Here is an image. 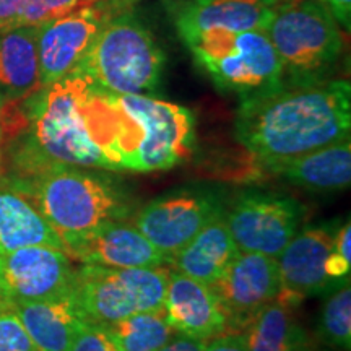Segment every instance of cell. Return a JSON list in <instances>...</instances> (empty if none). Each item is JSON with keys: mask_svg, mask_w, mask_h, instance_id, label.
Wrapping results in <instances>:
<instances>
[{"mask_svg": "<svg viewBox=\"0 0 351 351\" xmlns=\"http://www.w3.org/2000/svg\"><path fill=\"white\" fill-rule=\"evenodd\" d=\"M244 333L249 351H314L291 307L278 301L263 307Z\"/></svg>", "mask_w": 351, "mask_h": 351, "instance_id": "21", "label": "cell"}, {"mask_svg": "<svg viewBox=\"0 0 351 351\" xmlns=\"http://www.w3.org/2000/svg\"><path fill=\"white\" fill-rule=\"evenodd\" d=\"M72 261L62 249L29 245L0 252V301H43L72 291Z\"/></svg>", "mask_w": 351, "mask_h": 351, "instance_id": "9", "label": "cell"}, {"mask_svg": "<svg viewBox=\"0 0 351 351\" xmlns=\"http://www.w3.org/2000/svg\"><path fill=\"white\" fill-rule=\"evenodd\" d=\"M304 212V207L291 197L245 192L231 205L225 219L239 252L276 258L300 231Z\"/></svg>", "mask_w": 351, "mask_h": 351, "instance_id": "8", "label": "cell"}, {"mask_svg": "<svg viewBox=\"0 0 351 351\" xmlns=\"http://www.w3.org/2000/svg\"><path fill=\"white\" fill-rule=\"evenodd\" d=\"M204 351H249L247 339L244 332H223L205 341Z\"/></svg>", "mask_w": 351, "mask_h": 351, "instance_id": "28", "label": "cell"}, {"mask_svg": "<svg viewBox=\"0 0 351 351\" xmlns=\"http://www.w3.org/2000/svg\"><path fill=\"white\" fill-rule=\"evenodd\" d=\"M111 2L69 13L38 26V60L41 86L52 85L78 67L106 21L112 19Z\"/></svg>", "mask_w": 351, "mask_h": 351, "instance_id": "11", "label": "cell"}, {"mask_svg": "<svg viewBox=\"0 0 351 351\" xmlns=\"http://www.w3.org/2000/svg\"><path fill=\"white\" fill-rule=\"evenodd\" d=\"M8 304L15 309L38 351H67L82 319L72 291L51 300Z\"/></svg>", "mask_w": 351, "mask_h": 351, "instance_id": "18", "label": "cell"}, {"mask_svg": "<svg viewBox=\"0 0 351 351\" xmlns=\"http://www.w3.org/2000/svg\"><path fill=\"white\" fill-rule=\"evenodd\" d=\"M351 86L346 80L285 83L241 99L236 138L265 168L350 138Z\"/></svg>", "mask_w": 351, "mask_h": 351, "instance_id": "1", "label": "cell"}, {"mask_svg": "<svg viewBox=\"0 0 351 351\" xmlns=\"http://www.w3.org/2000/svg\"><path fill=\"white\" fill-rule=\"evenodd\" d=\"M269 169L309 191H343L351 181L350 138L293 158Z\"/></svg>", "mask_w": 351, "mask_h": 351, "instance_id": "19", "label": "cell"}, {"mask_svg": "<svg viewBox=\"0 0 351 351\" xmlns=\"http://www.w3.org/2000/svg\"><path fill=\"white\" fill-rule=\"evenodd\" d=\"M64 252L85 265L116 269H156L171 261L124 219L96 228L64 247Z\"/></svg>", "mask_w": 351, "mask_h": 351, "instance_id": "13", "label": "cell"}, {"mask_svg": "<svg viewBox=\"0 0 351 351\" xmlns=\"http://www.w3.org/2000/svg\"><path fill=\"white\" fill-rule=\"evenodd\" d=\"M0 351H38L15 309L0 301Z\"/></svg>", "mask_w": 351, "mask_h": 351, "instance_id": "26", "label": "cell"}, {"mask_svg": "<svg viewBox=\"0 0 351 351\" xmlns=\"http://www.w3.org/2000/svg\"><path fill=\"white\" fill-rule=\"evenodd\" d=\"M29 245H49L64 251L62 241L36 205L23 192L0 182V252Z\"/></svg>", "mask_w": 351, "mask_h": 351, "instance_id": "20", "label": "cell"}, {"mask_svg": "<svg viewBox=\"0 0 351 351\" xmlns=\"http://www.w3.org/2000/svg\"><path fill=\"white\" fill-rule=\"evenodd\" d=\"M0 182L23 192L36 205L64 247L130 213V199L122 182L95 168L54 165L28 178Z\"/></svg>", "mask_w": 351, "mask_h": 351, "instance_id": "2", "label": "cell"}, {"mask_svg": "<svg viewBox=\"0 0 351 351\" xmlns=\"http://www.w3.org/2000/svg\"><path fill=\"white\" fill-rule=\"evenodd\" d=\"M283 67V82L309 85L330 80L343 51L337 21L317 0L276 5L265 28Z\"/></svg>", "mask_w": 351, "mask_h": 351, "instance_id": "4", "label": "cell"}, {"mask_svg": "<svg viewBox=\"0 0 351 351\" xmlns=\"http://www.w3.org/2000/svg\"><path fill=\"white\" fill-rule=\"evenodd\" d=\"M41 88L38 26L0 32V103H19Z\"/></svg>", "mask_w": 351, "mask_h": 351, "instance_id": "16", "label": "cell"}, {"mask_svg": "<svg viewBox=\"0 0 351 351\" xmlns=\"http://www.w3.org/2000/svg\"><path fill=\"white\" fill-rule=\"evenodd\" d=\"M238 254L239 249L228 230L223 212L197 232L171 262L181 274L205 285H213Z\"/></svg>", "mask_w": 351, "mask_h": 351, "instance_id": "17", "label": "cell"}, {"mask_svg": "<svg viewBox=\"0 0 351 351\" xmlns=\"http://www.w3.org/2000/svg\"><path fill=\"white\" fill-rule=\"evenodd\" d=\"M23 3L25 0H0V32L12 28Z\"/></svg>", "mask_w": 351, "mask_h": 351, "instance_id": "31", "label": "cell"}, {"mask_svg": "<svg viewBox=\"0 0 351 351\" xmlns=\"http://www.w3.org/2000/svg\"><path fill=\"white\" fill-rule=\"evenodd\" d=\"M166 57L150 29L134 13L106 21L77 72L114 95H150L160 86Z\"/></svg>", "mask_w": 351, "mask_h": 351, "instance_id": "3", "label": "cell"}, {"mask_svg": "<svg viewBox=\"0 0 351 351\" xmlns=\"http://www.w3.org/2000/svg\"><path fill=\"white\" fill-rule=\"evenodd\" d=\"M98 2L101 0H25L13 26H41Z\"/></svg>", "mask_w": 351, "mask_h": 351, "instance_id": "24", "label": "cell"}, {"mask_svg": "<svg viewBox=\"0 0 351 351\" xmlns=\"http://www.w3.org/2000/svg\"><path fill=\"white\" fill-rule=\"evenodd\" d=\"M335 231L330 225L298 231L276 257L282 289L276 301L293 307L306 298L330 288L324 263L330 252Z\"/></svg>", "mask_w": 351, "mask_h": 351, "instance_id": "12", "label": "cell"}, {"mask_svg": "<svg viewBox=\"0 0 351 351\" xmlns=\"http://www.w3.org/2000/svg\"><path fill=\"white\" fill-rule=\"evenodd\" d=\"M67 351H117L103 324L80 319Z\"/></svg>", "mask_w": 351, "mask_h": 351, "instance_id": "27", "label": "cell"}, {"mask_svg": "<svg viewBox=\"0 0 351 351\" xmlns=\"http://www.w3.org/2000/svg\"><path fill=\"white\" fill-rule=\"evenodd\" d=\"M345 29L351 26V0H317Z\"/></svg>", "mask_w": 351, "mask_h": 351, "instance_id": "29", "label": "cell"}, {"mask_svg": "<svg viewBox=\"0 0 351 351\" xmlns=\"http://www.w3.org/2000/svg\"><path fill=\"white\" fill-rule=\"evenodd\" d=\"M205 341L191 339V337L176 333L173 339L166 341V343L158 348L156 351H204Z\"/></svg>", "mask_w": 351, "mask_h": 351, "instance_id": "30", "label": "cell"}, {"mask_svg": "<svg viewBox=\"0 0 351 351\" xmlns=\"http://www.w3.org/2000/svg\"><path fill=\"white\" fill-rule=\"evenodd\" d=\"M278 3V0H189L176 8V29L184 44L213 29L265 32Z\"/></svg>", "mask_w": 351, "mask_h": 351, "instance_id": "14", "label": "cell"}, {"mask_svg": "<svg viewBox=\"0 0 351 351\" xmlns=\"http://www.w3.org/2000/svg\"><path fill=\"white\" fill-rule=\"evenodd\" d=\"M223 213L218 194L208 187H184L148 202L134 226L169 261L200 230Z\"/></svg>", "mask_w": 351, "mask_h": 351, "instance_id": "7", "label": "cell"}, {"mask_svg": "<svg viewBox=\"0 0 351 351\" xmlns=\"http://www.w3.org/2000/svg\"><path fill=\"white\" fill-rule=\"evenodd\" d=\"M319 332L327 345L341 351H350L351 346V289L350 285H341L337 293L328 298L320 314Z\"/></svg>", "mask_w": 351, "mask_h": 351, "instance_id": "23", "label": "cell"}, {"mask_svg": "<svg viewBox=\"0 0 351 351\" xmlns=\"http://www.w3.org/2000/svg\"><path fill=\"white\" fill-rule=\"evenodd\" d=\"M103 326L117 351H156L176 335L166 320L165 309L137 313Z\"/></svg>", "mask_w": 351, "mask_h": 351, "instance_id": "22", "label": "cell"}, {"mask_svg": "<svg viewBox=\"0 0 351 351\" xmlns=\"http://www.w3.org/2000/svg\"><path fill=\"white\" fill-rule=\"evenodd\" d=\"M226 328H247L265 306L276 301L282 289L278 262L256 252H239L213 285Z\"/></svg>", "mask_w": 351, "mask_h": 351, "instance_id": "10", "label": "cell"}, {"mask_svg": "<svg viewBox=\"0 0 351 351\" xmlns=\"http://www.w3.org/2000/svg\"><path fill=\"white\" fill-rule=\"evenodd\" d=\"M165 315L176 333L207 341L226 330V319L210 285L169 271L165 295Z\"/></svg>", "mask_w": 351, "mask_h": 351, "instance_id": "15", "label": "cell"}, {"mask_svg": "<svg viewBox=\"0 0 351 351\" xmlns=\"http://www.w3.org/2000/svg\"><path fill=\"white\" fill-rule=\"evenodd\" d=\"M168 267L116 269L85 265L75 269L72 295L82 319L111 324L165 306Z\"/></svg>", "mask_w": 351, "mask_h": 351, "instance_id": "6", "label": "cell"}, {"mask_svg": "<svg viewBox=\"0 0 351 351\" xmlns=\"http://www.w3.org/2000/svg\"><path fill=\"white\" fill-rule=\"evenodd\" d=\"M0 106H2V103H0Z\"/></svg>", "mask_w": 351, "mask_h": 351, "instance_id": "32", "label": "cell"}, {"mask_svg": "<svg viewBox=\"0 0 351 351\" xmlns=\"http://www.w3.org/2000/svg\"><path fill=\"white\" fill-rule=\"evenodd\" d=\"M350 238L351 226L350 221H346L345 225L340 226L339 230L335 231V234H333L330 252H328L327 261L324 263V271H326L330 287H333V285H345L350 282Z\"/></svg>", "mask_w": 351, "mask_h": 351, "instance_id": "25", "label": "cell"}, {"mask_svg": "<svg viewBox=\"0 0 351 351\" xmlns=\"http://www.w3.org/2000/svg\"><path fill=\"white\" fill-rule=\"evenodd\" d=\"M186 46L218 90L238 95L241 99L283 85L282 62L263 29H213L199 34Z\"/></svg>", "mask_w": 351, "mask_h": 351, "instance_id": "5", "label": "cell"}]
</instances>
